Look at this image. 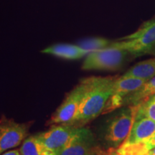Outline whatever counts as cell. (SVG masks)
<instances>
[{
  "label": "cell",
  "instance_id": "6da1fadb",
  "mask_svg": "<svg viewBox=\"0 0 155 155\" xmlns=\"http://www.w3.org/2000/svg\"><path fill=\"white\" fill-rule=\"evenodd\" d=\"M116 77L88 78V90L73 121L70 124L77 128L84 126L102 114L113 94Z\"/></svg>",
  "mask_w": 155,
  "mask_h": 155
},
{
  "label": "cell",
  "instance_id": "7a4b0ae2",
  "mask_svg": "<svg viewBox=\"0 0 155 155\" xmlns=\"http://www.w3.org/2000/svg\"><path fill=\"white\" fill-rule=\"evenodd\" d=\"M139 105H130L123 108L108 120L104 131V140L109 148L121 146L130 133Z\"/></svg>",
  "mask_w": 155,
  "mask_h": 155
},
{
  "label": "cell",
  "instance_id": "3957f363",
  "mask_svg": "<svg viewBox=\"0 0 155 155\" xmlns=\"http://www.w3.org/2000/svg\"><path fill=\"white\" fill-rule=\"evenodd\" d=\"M111 46L127 50L131 55H140L155 50V19L145 22L134 33L113 42Z\"/></svg>",
  "mask_w": 155,
  "mask_h": 155
},
{
  "label": "cell",
  "instance_id": "277c9868",
  "mask_svg": "<svg viewBox=\"0 0 155 155\" xmlns=\"http://www.w3.org/2000/svg\"><path fill=\"white\" fill-rule=\"evenodd\" d=\"M129 55L131 54L127 50L110 45L88 54L83 61L82 69L116 71L124 65Z\"/></svg>",
  "mask_w": 155,
  "mask_h": 155
},
{
  "label": "cell",
  "instance_id": "5b68a950",
  "mask_svg": "<svg viewBox=\"0 0 155 155\" xmlns=\"http://www.w3.org/2000/svg\"><path fill=\"white\" fill-rule=\"evenodd\" d=\"M88 78L81 81L78 85L68 93L61 106L52 116L49 121L50 124H70L73 121L88 90Z\"/></svg>",
  "mask_w": 155,
  "mask_h": 155
},
{
  "label": "cell",
  "instance_id": "8992f818",
  "mask_svg": "<svg viewBox=\"0 0 155 155\" xmlns=\"http://www.w3.org/2000/svg\"><path fill=\"white\" fill-rule=\"evenodd\" d=\"M30 124L17 123L2 116L0 119V155L18 147L28 137Z\"/></svg>",
  "mask_w": 155,
  "mask_h": 155
},
{
  "label": "cell",
  "instance_id": "52a82bcc",
  "mask_svg": "<svg viewBox=\"0 0 155 155\" xmlns=\"http://www.w3.org/2000/svg\"><path fill=\"white\" fill-rule=\"evenodd\" d=\"M103 151L92 131L81 127L60 155H97Z\"/></svg>",
  "mask_w": 155,
  "mask_h": 155
},
{
  "label": "cell",
  "instance_id": "ba28073f",
  "mask_svg": "<svg viewBox=\"0 0 155 155\" xmlns=\"http://www.w3.org/2000/svg\"><path fill=\"white\" fill-rule=\"evenodd\" d=\"M78 128L72 125L54 124L49 130L37 134L38 138L50 150L60 155L77 132Z\"/></svg>",
  "mask_w": 155,
  "mask_h": 155
},
{
  "label": "cell",
  "instance_id": "9c48e42d",
  "mask_svg": "<svg viewBox=\"0 0 155 155\" xmlns=\"http://www.w3.org/2000/svg\"><path fill=\"white\" fill-rule=\"evenodd\" d=\"M147 82L143 79L134 77L121 76L114 83L113 94L108 99L102 114L109 113L123 106L126 97L138 91Z\"/></svg>",
  "mask_w": 155,
  "mask_h": 155
},
{
  "label": "cell",
  "instance_id": "30bf717a",
  "mask_svg": "<svg viewBox=\"0 0 155 155\" xmlns=\"http://www.w3.org/2000/svg\"><path fill=\"white\" fill-rule=\"evenodd\" d=\"M155 134V121L144 116H137L127 139L123 144H138L148 141Z\"/></svg>",
  "mask_w": 155,
  "mask_h": 155
},
{
  "label": "cell",
  "instance_id": "8fae6325",
  "mask_svg": "<svg viewBox=\"0 0 155 155\" xmlns=\"http://www.w3.org/2000/svg\"><path fill=\"white\" fill-rule=\"evenodd\" d=\"M42 53L53 55L66 60H78L86 56L90 52L79 45L70 44H57L42 50Z\"/></svg>",
  "mask_w": 155,
  "mask_h": 155
},
{
  "label": "cell",
  "instance_id": "7c38bea8",
  "mask_svg": "<svg viewBox=\"0 0 155 155\" xmlns=\"http://www.w3.org/2000/svg\"><path fill=\"white\" fill-rule=\"evenodd\" d=\"M122 76L134 77L148 81L155 76V58L139 62Z\"/></svg>",
  "mask_w": 155,
  "mask_h": 155
},
{
  "label": "cell",
  "instance_id": "4fadbf2b",
  "mask_svg": "<svg viewBox=\"0 0 155 155\" xmlns=\"http://www.w3.org/2000/svg\"><path fill=\"white\" fill-rule=\"evenodd\" d=\"M19 152L21 155H56L38 138L36 134L25 139Z\"/></svg>",
  "mask_w": 155,
  "mask_h": 155
},
{
  "label": "cell",
  "instance_id": "5bb4252c",
  "mask_svg": "<svg viewBox=\"0 0 155 155\" xmlns=\"http://www.w3.org/2000/svg\"><path fill=\"white\" fill-rule=\"evenodd\" d=\"M155 95V76L149 80L139 90L126 97L123 105H139Z\"/></svg>",
  "mask_w": 155,
  "mask_h": 155
},
{
  "label": "cell",
  "instance_id": "9a60e30c",
  "mask_svg": "<svg viewBox=\"0 0 155 155\" xmlns=\"http://www.w3.org/2000/svg\"><path fill=\"white\" fill-rule=\"evenodd\" d=\"M114 155H143L149 152L144 142L138 144H122L116 149L109 148Z\"/></svg>",
  "mask_w": 155,
  "mask_h": 155
},
{
  "label": "cell",
  "instance_id": "2e32d148",
  "mask_svg": "<svg viewBox=\"0 0 155 155\" xmlns=\"http://www.w3.org/2000/svg\"><path fill=\"white\" fill-rule=\"evenodd\" d=\"M112 42H113L105 38H94L83 40V41L81 42L78 44V45L81 46L83 49L88 50L90 53H91L93 51L104 49V48L109 47L112 44Z\"/></svg>",
  "mask_w": 155,
  "mask_h": 155
},
{
  "label": "cell",
  "instance_id": "e0dca14e",
  "mask_svg": "<svg viewBox=\"0 0 155 155\" xmlns=\"http://www.w3.org/2000/svg\"><path fill=\"white\" fill-rule=\"evenodd\" d=\"M137 116H144L155 121V95L139 104Z\"/></svg>",
  "mask_w": 155,
  "mask_h": 155
},
{
  "label": "cell",
  "instance_id": "ac0fdd59",
  "mask_svg": "<svg viewBox=\"0 0 155 155\" xmlns=\"http://www.w3.org/2000/svg\"><path fill=\"white\" fill-rule=\"evenodd\" d=\"M144 144L146 145L147 148L148 149V150H150L151 149L154 148L155 147V134L148 141H145Z\"/></svg>",
  "mask_w": 155,
  "mask_h": 155
},
{
  "label": "cell",
  "instance_id": "d6986e66",
  "mask_svg": "<svg viewBox=\"0 0 155 155\" xmlns=\"http://www.w3.org/2000/svg\"><path fill=\"white\" fill-rule=\"evenodd\" d=\"M1 155H21L19 150H9L7 151V152H4Z\"/></svg>",
  "mask_w": 155,
  "mask_h": 155
},
{
  "label": "cell",
  "instance_id": "ffe728a7",
  "mask_svg": "<svg viewBox=\"0 0 155 155\" xmlns=\"http://www.w3.org/2000/svg\"><path fill=\"white\" fill-rule=\"evenodd\" d=\"M149 153L152 155H155V147H154V148L151 149L150 150H149Z\"/></svg>",
  "mask_w": 155,
  "mask_h": 155
},
{
  "label": "cell",
  "instance_id": "44dd1931",
  "mask_svg": "<svg viewBox=\"0 0 155 155\" xmlns=\"http://www.w3.org/2000/svg\"><path fill=\"white\" fill-rule=\"evenodd\" d=\"M106 155H114V153L111 152V150H110V149H108V150L106 151Z\"/></svg>",
  "mask_w": 155,
  "mask_h": 155
},
{
  "label": "cell",
  "instance_id": "7402d4cb",
  "mask_svg": "<svg viewBox=\"0 0 155 155\" xmlns=\"http://www.w3.org/2000/svg\"><path fill=\"white\" fill-rule=\"evenodd\" d=\"M106 151H104V150L101 153H100V154H97V155H106Z\"/></svg>",
  "mask_w": 155,
  "mask_h": 155
},
{
  "label": "cell",
  "instance_id": "603a6c76",
  "mask_svg": "<svg viewBox=\"0 0 155 155\" xmlns=\"http://www.w3.org/2000/svg\"><path fill=\"white\" fill-rule=\"evenodd\" d=\"M143 155H152V154H150V153H149V152H148L147 153H146V154H143Z\"/></svg>",
  "mask_w": 155,
  "mask_h": 155
}]
</instances>
